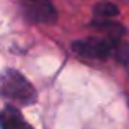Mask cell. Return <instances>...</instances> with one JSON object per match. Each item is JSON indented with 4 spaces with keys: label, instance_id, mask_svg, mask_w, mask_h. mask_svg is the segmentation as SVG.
Segmentation results:
<instances>
[{
    "label": "cell",
    "instance_id": "6da1fadb",
    "mask_svg": "<svg viewBox=\"0 0 129 129\" xmlns=\"http://www.w3.org/2000/svg\"><path fill=\"white\" fill-rule=\"evenodd\" d=\"M77 56L90 60H105L113 57L119 64H129V43L124 38H85L72 43Z\"/></svg>",
    "mask_w": 129,
    "mask_h": 129
},
{
    "label": "cell",
    "instance_id": "7a4b0ae2",
    "mask_svg": "<svg viewBox=\"0 0 129 129\" xmlns=\"http://www.w3.org/2000/svg\"><path fill=\"white\" fill-rule=\"evenodd\" d=\"M0 90H2L3 98L10 101H16L20 105H33L38 96L29 80L15 69H8L3 72Z\"/></svg>",
    "mask_w": 129,
    "mask_h": 129
},
{
    "label": "cell",
    "instance_id": "3957f363",
    "mask_svg": "<svg viewBox=\"0 0 129 129\" xmlns=\"http://www.w3.org/2000/svg\"><path fill=\"white\" fill-rule=\"evenodd\" d=\"M21 13L33 25H52L57 21V10L49 0H25L21 2Z\"/></svg>",
    "mask_w": 129,
    "mask_h": 129
},
{
    "label": "cell",
    "instance_id": "277c9868",
    "mask_svg": "<svg viewBox=\"0 0 129 129\" xmlns=\"http://www.w3.org/2000/svg\"><path fill=\"white\" fill-rule=\"evenodd\" d=\"M2 129H33L25 119L21 113L13 105H5L2 110Z\"/></svg>",
    "mask_w": 129,
    "mask_h": 129
},
{
    "label": "cell",
    "instance_id": "5b68a950",
    "mask_svg": "<svg viewBox=\"0 0 129 129\" xmlns=\"http://www.w3.org/2000/svg\"><path fill=\"white\" fill-rule=\"evenodd\" d=\"M90 26L100 29L105 33V36H110V38H124L127 35V28L123 23H118L111 18H95L90 23Z\"/></svg>",
    "mask_w": 129,
    "mask_h": 129
},
{
    "label": "cell",
    "instance_id": "8992f818",
    "mask_svg": "<svg viewBox=\"0 0 129 129\" xmlns=\"http://www.w3.org/2000/svg\"><path fill=\"white\" fill-rule=\"evenodd\" d=\"M119 13V8H118L114 3L111 2H98L96 5L93 7V15L95 18H114Z\"/></svg>",
    "mask_w": 129,
    "mask_h": 129
}]
</instances>
